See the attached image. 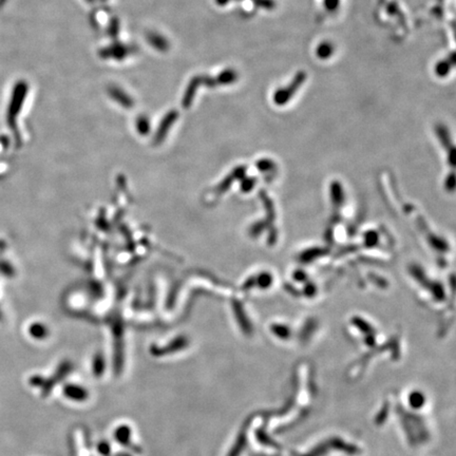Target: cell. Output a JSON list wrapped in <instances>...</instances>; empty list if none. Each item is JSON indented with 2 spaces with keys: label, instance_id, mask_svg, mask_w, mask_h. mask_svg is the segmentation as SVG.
<instances>
[{
  "label": "cell",
  "instance_id": "obj_4",
  "mask_svg": "<svg viewBox=\"0 0 456 456\" xmlns=\"http://www.w3.org/2000/svg\"><path fill=\"white\" fill-rule=\"evenodd\" d=\"M333 52H334L333 45L330 43H327V42L320 44L317 48V55H318V57L322 58V59H327L330 56H332Z\"/></svg>",
  "mask_w": 456,
  "mask_h": 456
},
{
  "label": "cell",
  "instance_id": "obj_6",
  "mask_svg": "<svg viewBox=\"0 0 456 456\" xmlns=\"http://www.w3.org/2000/svg\"><path fill=\"white\" fill-rule=\"evenodd\" d=\"M450 70H451V66L449 64V60L439 62L436 66V73L440 76H445L447 73L450 72Z\"/></svg>",
  "mask_w": 456,
  "mask_h": 456
},
{
  "label": "cell",
  "instance_id": "obj_1",
  "mask_svg": "<svg viewBox=\"0 0 456 456\" xmlns=\"http://www.w3.org/2000/svg\"><path fill=\"white\" fill-rule=\"evenodd\" d=\"M306 80V73L303 71H299L296 75H295L294 79L284 88L278 89L275 92L274 101L277 105H284L286 104L292 96L295 93L301 88L303 83Z\"/></svg>",
  "mask_w": 456,
  "mask_h": 456
},
{
  "label": "cell",
  "instance_id": "obj_5",
  "mask_svg": "<svg viewBox=\"0 0 456 456\" xmlns=\"http://www.w3.org/2000/svg\"><path fill=\"white\" fill-rule=\"evenodd\" d=\"M104 369H105L104 360L101 356H97L94 360V364H93V372H94L96 376H101L104 373Z\"/></svg>",
  "mask_w": 456,
  "mask_h": 456
},
{
  "label": "cell",
  "instance_id": "obj_3",
  "mask_svg": "<svg viewBox=\"0 0 456 456\" xmlns=\"http://www.w3.org/2000/svg\"><path fill=\"white\" fill-rule=\"evenodd\" d=\"M130 429L126 426L119 427L115 432V438L117 441H119L122 445L128 446L130 444Z\"/></svg>",
  "mask_w": 456,
  "mask_h": 456
},
{
  "label": "cell",
  "instance_id": "obj_2",
  "mask_svg": "<svg viewBox=\"0 0 456 456\" xmlns=\"http://www.w3.org/2000/svg\"><path fill=\"white\" fill-rule=\"evenodd\" d=\"M63 394L68 398L76 401H83L88 397V392L84 387L74 384L66 385L63 388Z\"/></svg>",
  "mask_w": 456,
  "mask_h": 456
},
{
  "label": "cell",
  "instance_id": "obj_8",
  "mask_svg": "<svg viewBox=\"0 0 456 456\" xmlns=\"http://www.w3.org/2000/svg\"><path fill=\"white\" fill-rule=\"evenodd\" d=\"M100 451L102 452V453H106V452H108L109 451V447L107 446L105 442H103V444L100 446Z\"/></svg>",
  "mask_w": 456,
  "mask_h": 456
},
{
  "label": "cell",
  "instance_id": "obj_7",
  "mask_svg": "<svg viewBox=\"0 0 456 456\" xmlns=\"http://www.w3.org/2000/svg\"><path fill=\"white\" fill-rule=\"evenodd\" d=\"M339 3H340V0H325L324 2L325 7L329 11L336 10L337 7H339Z\"/></svg>",
  "mask_w": 456,
  "mask_h": 456
}]
</instances>
